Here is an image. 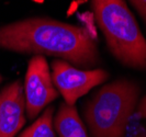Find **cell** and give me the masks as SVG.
<instances>
[{"label": "cell", "mask_w": 146, "mask_h": 137, "mask_svg": "<svg viewBox=\"0 0 146 137\" xmlns=\"http://www.w3.org/2000/svg\"><path fill=\"white\" fill-rule=\"evenodd\" d=\"M137 115L141 118H146V95L141 100L137 105Z\"/></svg>", "instance_id": "30bf717a"}, {"label": "cell", "mask_w": 146, "mask_h": 137, "mask_svg": "<svg viewBox=\"0 0 146 137\" xmlns=\"http://www.w3.org/2000/svg\"><path fill=\"white\" fill-rule=\"evenodd\" d=\"M52 71L53 83L68 105H74L80 97L109 78L103 69L81 70L62 59L53 62Z\"/></svg>", "instance_id": "277c9868"}, {"label": "cell", "mask_w": 146, "mask_h": 137, "mask_svg": "<svg viewBox=\"0 0 146 137\" xmlns=\"http://www.w3.org/2000/svg\"><path fill=\"white\" fill-rule=\"evenodd\" d=\"M0 47L18 53L52 55L80 67L99 63L95 38L86 28L48 18H29L0 26Z\"/></svg>", "instance_id": "6da1fadb"}, {"label": "cell", "mask_w": 146, "mask_h": 137, "mask_svg": "<svg viewBox=\"0 0 146 137\" xmlns=\"http://www.w3.org/2000/svg\"><path fill=\"white\" fill-rule=\"evenodd\" d=\"M25 97L21 80L0 91V137H15L25 124Z\"/></svg>", "instance_id": "8992f818"}, {"label": "cell", "mask_w": 146, "mask_h": 137, "mask_svg": "<svg viewBox=\"0 0 146 137\" xmlns=\"http://www.w3.org/2000/svg\"><path fill=\"white\" fill-rule=\"evenodd\" d=\"M53 115L54 108L48 107L31 126L22 132L19 137H55Z\"/></svg>", "instance_id": "ba28073f"}, {"label": "cell", "mask_w": 146, "mask_h": 137, "mask_svg": "<svg viewBox=\"0 0 146 137\" xmlns=\"http://www.w3.org/2000/svg\"><path fill=\"white\" fill-rule=\"evenodd\" d=\"M23 88L25 112L30 120L35 118L46 105L58 97L47 60L43 55H35L30 59Z\"/></svg>", "instance_id": "5b68a950"}, {"label": "cell", "mask_w": 146, "mask_h": 137, "mask_svg": "<svg viewBox=\"0 0 146 137\" xmlns=\"http://www.w3.org/2000/svg\"><path fill=\"white\" fill-rule=\"evenodd\" d=\"M137 137H146V133H141Z\"/></svg>", "instance_id": "8fae6325"}, {"label": "cell", "mask_w": 146, "mask_h": 137, "mask_svg": "<svg viewBox=\"0 0 146 137\" xmlns=\"http://www.w3.org/2000/svg\"><path fill=\"white\" fill-rule=\"evenodd\" d=\"M130 1L146 22V0H130Z\"/></svg>", "instance_id": "9c48e42d"}, {"label": "cell", "mask_w": 146, "mask_h": 137, "mask_svg": "<svg viewBox=\"0 0 146 137\" xmlns=\"http://www.w3.org/2000/svg\"><path fill=\"white\" fill-rule=\"evenodd\" d=\"M53 124L59 137H88L77 109L65 102L59 105Z\"/></svg>", "instance_id": "52a82bcc"}, {"label": "cell", "mask_w": 146, "mask_h": 137, "mask_svg": "<svg viewBox=\"0 0 146 137\" xmlns=\"http://www.w3.org/2000/svg\"><path fill=\"white\" fill-rule=\"evenodd\" d=\"M139 95V86L126 79L100 88L84 105V117L91 137H124Z\"/></svg>", "instance_id": "3957f363"}, {"label": "cell", "mask_w": 146, "mask_h": 137, "mask_svg": "<svg viewBox=\"0 0 146 137\" xmlns=\"http://www.w3.org/2000/svg\"><path fill=\"white\" fill-rule=\"evenodd\" d=\"M91 8L112 55L127 67L146 69V38L124 0H91Z\"/></svg>", "instance_id": "7a4b0ae2"}, {"label": "cell", "mask_w": 146, "mask_h": 137, "mask_svg": "<svg viewBox=\"0 0 146 137\" xmlns=\"http://www.w3.org/2000/svg\"><path fill=\"white\" fill-rule=\"evenodd\" d=\"M1 80H2V77H1V75H0V82H1Z\"/></svg>", "instance_id": "7c38bea8"}]
</instances>
